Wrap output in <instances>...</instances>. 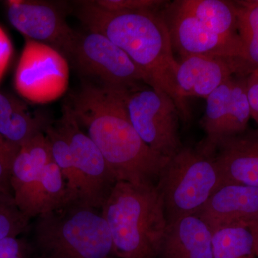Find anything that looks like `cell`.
<instances>
[{
	"label": "cell",
	"mask_w": 258,
	"mask_h": 258,
	"mask_svg": "<svg viewBox=\"0 0 258 258\" xmlns=\"http://www.w3.org/2000/svg\"><path fill=\"white\" fill-rule=\"evenodd\" d=\"M220 186L213 158L198 149L181 148L166 163L157 182L168 222L198 215Z\"/></svg>",
	"instance_id": "5b68a950"
},
{
	"label": "cell",
	"mask_w": 258,
	"mask_h": 258,
	"mask_svg": "<svg viewBox=\"0 0 258 258\" xmlns=\"http://www.w3.org/2000/svg\"><path fill=\"white\" fill-rule=\"evenodd\" d=\"M69 60L80 74L93 80L91 83L104 87L132 90L147 83L145 76L130 57L98 32L79 33Z\"/></svg>",
	"instance_id": "52a82bcc"
},
{
	"label": "cell",
	"mask_w": 258,
	"mask_h": 258,
	"mask_svg": "<svg viewBox=\"0 0 258 258\" xmlns=\"http://www.w3.org/2000/svg\"><path fill=\"white\" fill-rule=\"evenodd\" d=\"M245 132L223 139L217 144L212 158L220 173V186L258 187V131Z\"/></svg>",
	"instance_id": "5bb4252c"
},
{
	"label": "cell",
	"mask_w": 258,
	"mask_h": 258,
	"mask_svg": "<svg viewBox=\"0 0 258 258\" xmlns=\"http://www.w3.org/2000/svg\"><path fill=\"white\" fill-rule=\"evenodd\" d=\"M246 77L234 76L230 108L222 139L243 133L247 128L251 113L246 92Z\"/></svg>",
	"instance_id": "cb8c5ba5"
},
{
	"label": "cell",
	"mask_w": 258,
	"mask_h": 258,
	"mask_svg": "<svg viewBox=\"0 0 258 258\" xmlns=\"http://www.w3.org/2000/svg\"><path fill=\"white\" fill-rule=\"evenodd\" d=\"M197 215L212 232L233 226L249 227L258 221V187L222 185Z\"/></svg>",
	"instance_id": "7c38bea8"
},
{
	"label": "cell",
	"mask_w": 258,
	"mask_h": 258,
	"mask_svg": "<svg viewBox=\"0 0 258 258\" xmlns=\"http://www.w3.org/2000/svg\"><path fill=\"white\" fill-rule=\"evenodd\" d=\"M32 246L18 237L0 240V258H29Z\"/></svg>",
	"instance_id": "83f0119b"
},
{
	"label": "cell",
	"mask_w": 258,
	"mask_h": 258,
	"mask_svg": "<svg viewBox=\"0 0 258 258\" xmlns=\"http://www.w3.org/2000/svg\"><path fill=\"white\" fill-rule=\"evenodd\" d=\"M249 229L253 236L254 251L258 258V221L249 226Z\"/></svg>",
	"instance_id": "4dcf8cb0"
},
{
	"label": "cell",
	"mask_w": 258,
	"mask_h": 258,
	"mask_svg": "<svg viewBox=\"0 0 258 258\" xmlns=\"http://www.w3.org/2000/svg\"><path fill=\"white\" fill-rule=\"evenodd\" d=\"M125 101L131 122L148 147L168 159L181 150V118L170 96L163 91L140 86L127 91Z\"/></svg>",
	"instance_id": "8992f818"
},
{
	"label": "cell",
	"mask_w": 258,
	"mask_h": 258,
	"mask_svg": "<svg viewBox=\"0 0 258 258\" xmlns=\"http://www.w3.org/2000/svg\"><path fill=\"white\" fill-rule=\"evenodd\" d=\"M233 78L215 89L206 98V109L201 121L205 138L197 149L210 157H212L217 144L223 138Z\"/></svg>",
	"instance_id": "ffe728a7"
},
{
	"label": "cell",
	"mask_w": 258,
	"mask_h": 258,
	"mask_svg": "<svg viewBox=\"0 0 258 258\" xmlns=\"http://www.w3.org/2000/svg\"><path fill=\"white\" fill-rule=\"evenodd\" d=\"M52 159L50 144L44 133L37 134L20 147L13 162L10 179L17 205L40 179Z\"/></svg>",
	"instance_id": "e0dca14e"
},
{
	"label": "cell",
	"mask_w": 258,
	"mask_h": 258,
	"mask_svg": "<svg viewBox=\"0 0 258 258\" xmlns=\"http://www.w3.org/2000/svg\"><path fill=\"white\" fill-rule=\"evenodd\" d=\"M69 83L67 58L49 45L25 38L15 76L19 94L34 103H48L63 95Z\"/></svg>",
	"instance_id": "ba28073f"
},
{
	"label": "cell",
	"mask_w": 258,
	"mask_h": 258,
	"mask_svg": "<svg viewBox=\"0 0 258 258\" xmlns=\"http://www.w3.org/2000/svg\"><path fill=\"white\" fill-rule=\"evenodd\" d=\"M113 253L120 258H156L168 226L157 184L118 181L101 208Z\"/></svg>",
	"instance_id": "3957f363"
},
{
	"label": "cell",
	"mask_w": 258,
	"mask_h": 258,
	"mask_svg": "<svg viewBox=\"0 0 258 258\" xmlns=\"http://www.w3.org/2000/svg\"><path fill=\"white\" fill-rule=\"evenodd\" d=\"M80 20L88 30L106 36L120 47L143 73L149 87L163 91L175 103L180 118L191 119L186 99L176 83L179 62L173 53L170 33L164 16L157 11H106L93 1L81 2Z\"/></svg>",
	"instance_id": "7a4b0ae2"
},
{
	"label": "cell",
	"mask_w": 258,
	"mask_h": 258,
	"mask_svg": "<svg viewBox=\"0 0 258 258\" xmlns=\"http://www.w3.org/2000/svg\"><path fill=\"white\" fill-rule=\"evenodd\" d=\"M37 258H47L46 257H45V256L40 255Z\"/></svg>",
	"instance_id": "1f68e13d"
},
{
	"label": "cell",
	"mask_w": 258,
	"mask_h": 258,
	"mask_svg": "<svg viewBox=\"0 0 258 258\" xmlns=\"http://www.w3.org/2000/svg\"><path fill=\"white\" fill-rule=\"evenodd\" d=\"M50 123L40 115H32L20 100L0 92V135L8 142L21 147L44 133Z\"/></svg>",
	"instance_id": "ac0fdd59"
},
{
	"label": "cell",
	"mask_w": 258,
	"mask_h": 258,
	"mask_svg": "<svg viewBox=\"0 0 258 258\" xmlns=\"http://www.w3.org/2000/svg\"><path fill=\"white\" fill-rule=\"evenodd\" d=\"M97 6L106 11L122 12L157 11L169 2L161 0H98L93 1Z\"/></svg>",
	"instance_id": "4316f807"
},
{
	"label": "cell",
	"mask_w": 258,
	"mask_h": 258,
	"mask_svg": "<svg viewBox=\"0 0 258 258\" xmlns=\"http://www.w3.org/2000/svg\"><path fill=\"white\" fill-rule=\"evenodd\" d=\"M13 55L11 41L3 28L0 27V83L5 74Z\"/></svg>",
	"instance_id": "f546056e"
},
{
	"label": "cell",
	"mask_w": 258,
	"mask_h": 258,
	"mask_svg": "<svg viewBox=\"0 0 258 258\" xmlns=\"http://www.w3.org/2000/svg\"><path fill=\"white\" fill-rule=\"evenodd\" d=\"M174 3L215 33L230 38H240L237 32V8L234 2L179 0Z\"/></svg>",
	"instance_id": "d6986e66"
},
{
	"label": "cell",
	"mask_w": 258,
	"mask_h": 258,
	"mask_svg": "<svg viewBox=\"0 0 258 258\" xmlns=\"http://www.w3.org/2000/svg\"><path fill=\"white\" fill-rule=\"evenodd\" d=\"M44 134L50 144L52 160L58 166L69 187L78 193L80 200L83 188L82 180L76 169L67 140L52 123L47 125Z\"/></svg>",
	"instance_id": "603a6c76"
},
{
	"label": "cell",
	"mask_w": 258,
	"mask_h": 258,
	"mask_svg": "<svg viewBox=\"0 0 258 258\" xmlns=\"http://www.w3.org/2000/svg\"><path fill=\"white\" fill-rule=\"evenodd\" d=\"M169 28L173 48L181 58L188 56H208L238 59L242 56L240 38H230L215 33L195 17L167 4L162 13Z\"/></svg>",
	"instance_id": "8fae6325"
},
{
	"label": "cell",
	"mask_w": 258,
	"mask_h": 258,
	"mask_svg": "<svg viewBox=\"0 0 258 258\" xmlns=\"http://www.w3.org/2000/svg\"><path fill=\"white\" fill-rule=\"evenodd\" d=\"M246 92L250 108L251 117L258 124V70L246 77Z\"/></svg>",
	"instance_id": "f1b7e54d"
},
{
	"label": "cell",
	"mask_w": 258,
	"mask_h": 258,
	"mask_svg": "<svg viewBox=\"0 0 258 258\" xmlns=\"http://www.w3.org/2000/svg\"><path fill=\"white\" fill-rule=\"evenodd\" d=\"M79 200V195L69 187L58 166L52 159L45 166L40 179L18 207L31 220Z\"/></svg>",
	"instance_id": "2e32d148"
},
{
	"label": "cell",
	"mask_w": 258,
	"mask_h": 258,
	"mask_svg": "<svg viewBox=\"0 0 258 258\" xmlns=\"http://www.w3.org/2000/svg\"><path fill=\"white\" fill-rule=\"evenodd\" d=\"M35 247L47 258H109L113 241L101 210L77 200L36 217Z\"/></svg>",
	"instance_id": "277c9868"
},
{
	"label": "cell",
	"mask_w": 258,
	"mask_h": 258,
	"mask_svg": "<svg viewBox=\"0 0 258 258\" xmlns=\"http://www.w3.org/2000/svg\"><path fill=\"white\" fill-rule=\"evenodd\" d=\"M242 43L240 61L247 76L258 70V0L234 2Z\"/></svg>",
	"instance_id": "44dd1931"
},
{
	"label": "cell",
	"mask_w": 258,
	"mask_h": 258,
	"mask_svg": "<svg viewBox=\"0 0 258 258\" xmlns=\"http://www.w3.org/2000/svg\"><path fill=\"white\" fill-rule=\"evenodd\" d=\"M212 233L214 258H257L248 227H223Z\"/></svg>",
	"instance_id": "7402d4cb"
},
{
	"label": "cell",
	"mask_w": 258,
	"mask_h": 258,
	"mask_svg": "<svg viewBox=\"0 0 258 258\" xmlns=\"http://www.w3.org/2000/svg\"><path fill=\"white\" fill-rule=\"evenodd\" d=\"M54 124L67 140L82 180L79 200L101 210L118 182L115 174L96 144L81 130L67 105H64L62 116Z\"/></svg>",
	"instance_id": "9c48e42d"
},
{
	"label": "cell",
	"mask_w": 258,
	"mask_h": 258,
	"mask_svg": "<svg viewBox=\"0 0 258 258\" xmlns=\"http://www.w3.org/2000/svg\"><path fill=\"white\" fill-rule=\"evenodd\" d=\"M235 76H246L238 59L208 56H188L181 58L176 73L180 95L207 98L215 89Z\"/></svg>",
	"instance_id": "4fadbf2b"
},
{
	"label": "cell",
	"mask_w": 258,
	"mask_h": 258,
	"mask_svg": "<svg viewBox=\"0 0 258 258\" xmlns=\"http://www.w3.org/2000/svg\"><path fill=\"white\" fill-rule=\"evenodd\" d=\"M10 23L25 37L49 45L69 58L79 32L64 20L52 3L41 1L6 2Z\"/></svg>",
	"instance_id": "30bf717a"
},
{
	"label": "cell",
	"mask_w": 258,
	"mask_h": 258,
	"mask_svg": "<svg viewBox=\"0 0 258 258\" xmlns=\"http://www.w3.org/2000/svg\"><path fill=\"white\" fill-rule=\"evenodd\" d=\"M20 147L0 135V192L13 195L10 184L12 168Z\"/></svg>",
	"instance_id": "484cf974"
},
{
	"label": "cell",
	"mask_w": 258,
	"mask_h": 258,
	"mask_svg": "<svg viewBox=\"0 0 258 258\" xmlns=\"http://www.w3.org/2000/svg\"><path fill=\"white\" fill-rule=\"evenodd\" d=\"M30 221L20 211L13 195L0 192V240L18 237L27 232Z\"/></svg>",
	"instance_id": "d4e9b609"
},
{
	"label": "cell",
	"mask_w": 258,
	"mask_h": 258,
	"mask_svg": "<svg viewBox=\"0 0 258 258\" xmlns=\"http://www.w3.org/2000/svg\"><path fill=\"white\" fill-rule=\"evenodd\" d=\"M128 91L85 81L66 105L80 126L87 129L117 181L157 184L169 159L154 152L136 132L125 106Z\"/></svg>",
	"instance_id": "6da1fadb"
},
{
	"label": "cell",
	"mask_w": 258,
	"mask_h": 258,
	"mask_svg": "<svg viewBox=\"0 0 258 258\" xmlns=\"http://www.w3.org/2000/svg\"><path fill=\"white\" fill-rule=\"evenodd\" d=\"M213 233L198 215L168 222L159 255L161 258H214Z\"/></svg>",
	"instance_id": "9a60e30c"
}]
</instances>
